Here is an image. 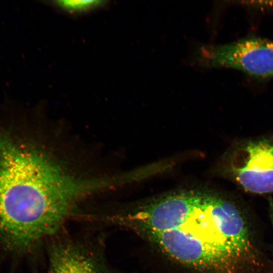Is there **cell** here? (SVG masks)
<instances>
[{
    "mask_svg": "<svg viewBox=\"0 0 273 273\" xmlns=\"http://www.w3.org/2000/svg\"><path fill=\"white\" fill-rule=\"evenodd\" d=\"M70 189L64 170L0 121V241L28 239L50 225Z\"/></svg>",
    "mask_w": 273,
    "mask_h": 273,
    "instance_id": "6da1fadb",
    "label": "cell"
},
{
    "mask_svg": "<svg viewBox=\"0 0 273 273\" xmlns=\"http://www.w3.org/2000/svg\"><path fill=\"white\" fill-rule=\"evenodd\" d=\"M142 235L184 264L216 273H237V266L232 256L203 230L183 225L164 232Z\"/></svg>",
    "mask_w": 273,
    "mask_h": 273,
    "instance_id": "7a4b0ae2",
    "label": "cell"
},
{
    "mask_svg": "<svg viewBox=\"0 0 273 273\" xmlns=\"http://www.w3.org/2000/svg\"><path fill=\"white\" fill-rule=\"evenodd\" d=\"M193 57L203 66L234 69L259 80L273 78V40L252 35L227 44L202 46Z\"/></svg>",
    "mask_w": 273,
    "mask_h": 273,
    "instance_id": "3957f363",
    "label": "cell"
},
{
    "mask_svg": "<svg viewBox=\"0 0 273 273\" xmlns=\"http://www.w3.org/2000/svg\"><path fill=\"white\" fill-rule=\"evenodd\" d=\"M228 167L231 177L244 190L256 194L273 192V136L239 142Z\"/></svg>",
    "mask_w": 273,
    "mask_h": 273,
    "instance_id": "277c9868",
    "label": "cell"
},
{
    "mask_svg": "<svg viewBox=\"0 0 273 273\" xmlns=\"http://www.w3.org/2000/svg\"><path fill=\"white\" fill-rule=\"evenodd\" d=\"M203 194L187 192L168 196L124 218L141 234L176 229L200 207Z\"/></svg>",
    "mask_w": 273,
    "mask_h": 273,
    "instance_id": "5b68a950",
    "label": "cell"
},
{
    "mask_svg": "<svg viewBox=\"0 0 273 273\" xmlns=\"http://www.w3.org/2000/svg\"><path fill=\"white\" fill-rule=\"evenodd\" d=\"M48 273H108L91 250L79 244L58 243L49 250Z\"/></svg>",
    "mask_w": 273,
    "mask_h": 273,
    "instance_id": "8992f818",
    "label": "cell"
},
{
    "mask_svg": "<svg viewBox=\"0 0 273 273\" xmlns=\"http://www.w3.org/2000/svg\"><path fill=\"white\" fill-rule=\"evenodd\" d=\"M99 1H60L55 6L63 11L71 14H82L92 11L103 5Z\"/></svg>",
    "mask_w": 273,
    "mask_h": 273,
    "instance_id": "52a82bcc",
    "label": "cell"
},
{
    "mask_svg": "<svg viewBox=\"0 0 273 273\" xmlns=\"http://www.w3.org/2000/svg\"><path fill=\"white\" fill-rule=\"evenodd\" d=\"M242 4L260 10L273 11V1L243 2V4Z\"/></svg>",
    "mask_w": 273,
    "mask_h": 273,
    "instance_id": "ba28073f",
    "label": "cell"
},
{
    "mask_svg": "<svg viewBox=\"0 0 273 273\" xmlns=\"http://www.w3.org/2000/svg\"><path fill=\"white\" fill-rule=\"evenodd\" d=\"M269 204L270 214L271 216V218L272 219V222L273 223V200H270L269 201Z\"/></svg>",
    "mask_w": 273,
    "mask_h": 273,
    "instance_id": "9c48e42d",
    "label": "cell"
}]
</instances>
